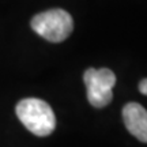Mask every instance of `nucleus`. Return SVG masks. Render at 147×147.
<instances>
[{
	"label": "nucleus",
	"mask_w": 147,
	"mask_h": 147,
	"mask_svg": "<svg viewBox=\"0 0 147 147\" xmlns=\"http://www.w3.org/2000/svg\"><path fill=\"white\" fill-rule=\"evenodd\" d=\"M16 116L36 136H48L56 128V117L52 108L38 98H25L16 104Z\"/></svg>",
	"instance_id": "f257e3e1"
},
{
	"label": "nucleus",
	"mask_w": 147,
	"mask_h": 147,
	"mask_svg": "<svg viewBox=\"0 0 147 147\" xmlns=\"http://www.w3.org/2000/svg\"><path fill=\"white\" fill-rule=\"evenodd\" d=\"M32 29L51 42H61L67 40L74 30L72 16L61 8L44 11L32 19Z\"/></svg>",
	"instance_id": "f03ea898"
},
{
	"label": "nucleus",
	"mask_w": 147,
	"mask_h": 147,
	"mask_svg": "<svg viewBox=\"0 0 147 147\" xmlns=\"http://www.w3.org/2000/svg\"><path fill=\"white\" fill-rule=\"evenodd\" d=\"M87 100L94 108H105L113 100L116 75L109 68H89L83 75Z\"/></svg>",
	"instance_id": "7ed1b4c3"
},
{
	"label": "nucleus",
	"mask_w": 147,
	"mask_h": 147,
	"mask_svg": "<svg viewBox=\"0 0 147 147\" xmlns=\"http://www.w3.org/2000/svg\"><path fill=\"white\" fill-rule=\"evenodd\" d=\"M127 129L140 142L147 143V110L138 102H128L123 108Z\"/></svg>",
	"instance_id": "20e7f679"
},
{
	"label": "nucleus",
	"mask_w": 147,
	"mask_h": 147,
	"mask_svg": "<svg viewBox=\"0 0 147 147\" xmlns=\"http://www.w3.org/2000/svg\"><path fill=\"white\" fill-rule=\"evenodd\" d=\"M139 91H140L142 94L147 95V79L140 80V83H139Z\"/></svg>",
	"instance_id": "39448f33"
}]
</instances>
